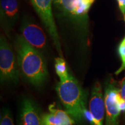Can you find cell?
Wrapping results in <instances>:
<instances>
[{"label":"cell","instance_id":"1","mask_svg":"<svg viewBox=\"0 0 125 125\" xmlns=\"http://www.w3.org/2000/svg\"><path fill=\"white\" fill-rule=\"evenodd\" d=\"M15 46L20 73L31 83L42 85L48 75L42 53L28 43L21 35L18 37Z\"/></svg>","mask_w":125,"mask_h":125},{"label":"cell","instance_id":"2","mask_svg":"<svg viewBox=\"0 0 125 125\" xmlns=\"http://www.w3.org/2000/svg\"><path fill=\"white\" fill-rule=\"evenodd\" d=\"M60 78L56 87L65 111L74 121L81 122L85 117L86 103L85 93L78 81L70 73Z\"/></svg>","mask_w":125,"mask_h":125},{"label":"cell","instance_id":"3","mask_svg":"<svg viewBox=\"0 0 125 125\" xmlns=\"http://www.w3.org/2000/svg\"><path fill=\"white\" fill-rule=\"evenodd\" d=\"M20 71L18 60L4 35L0 40V78L1 82L17 83Z\"/></svg>","mask_w":125,"mask_h":125},{"label":"cell","instance_id":"4","mask_svg":"<svg viewBox=\"0 0 125 125\" xmlns=\"http://www.w3.org/2000/svg\"><path fill=\"white\" fill-rule=\"evenodd\" d=\"M59 11L78 26L85 27L87 13L92 3L87 0H58L54 3Z\"/></svg>","mask_w":125,"mask_h":125},{"label":"cell","instance_id":"5","mask_svg":"<svg viewBox=\"0 0 125 125\" xmlns=\"http://www.w3.org/2000/svg\"><path fill=\"white\" fill-rule=\"evenodd\" d=\"M31 2L53 41L60 57H62L58 32L53 15L52 2L53 0H31Z\"/></svg>","mask_w":125,"mask_h":125},{"label":"cell","instance_id":"6","mask_svg":"<svg viewBox=\"0 0 125 125\" xmlns=\"http://www.w3.org/2000/svg\"><path fill=\"white\" fill-rule=\"evenodd\" d=\"M21 37L31 46L40 52L46 46V37L38 24L28 19L24 18L20 27Z\"/></svg>","mask_w":125,"mask_h":125},{"label":"cell","instance_id":"7","mask_svg":"<svg viewBox=\"0 0 125 125\" xmlns=\"http://www.w3.org/2000/svg\"><path fill=\"white\" fill-rule=\"evenodd\" d=\"M106 112L105 125H118V118L122 111L120 104L122 98L118 89L113 84H108L104 96Z\"/></svg>","mask_w":125,"mask_h":125},{"label":"cell","instance_id":"8","mask_svg":"<svg viewBox=\"0 0 125 125\" xmlns=\"http://www.w3.org/2000/svg\"><path fill=\"white\" fill-rule=\"evenodd\" d=\"M92 125H103L105 111V100L99 83L95 84L92 92L90 104Z\"/></svg>","mask_w":125,"mask_h":125},{"label":"cell","instance_id":"9","mask_svg":"<svg viewBox=\"0 0 125 125\" xmlns=\"http://www.w3.org/2000/svg\"><path fill=\"white\" fill-rule=\"evenodd\" d=\"M48 113L41 116V125H74V120L66 111L57 107L55 103L49 106Z\"/></svg>","mask_w":125,"mask_h":125},{"label":"cell","instance_id":"10","mask_svg":"<svg viewBox=\"0 0 125 125\" xmlns=\"http://www.w3.org/2000/svg\"><path fill=\"white\" fill-rule=\"evenodd\" d=\"M1 19L7 27H13L19 16L18 0H1Z\"/></svg>","mask_w":125,"mask_h":125},{"label":"cell","instance_id":"11","mask_svg":"<svg viewBox=\"0 0 125 125\" xmlns=\"http://www.w3.org/2000/svg\"><path fill=\"white\" fill-rule=\"evenodd\" d=\"M19 125H41V116L35 104L29 99L23 101Z\"/></svg>","mask_w":125,"mask_h":125},{"label":"cell","instance_id":"12","mask_svg":"<svg viewBox=\"0 0 125 125\" xmlns=\"http://www.w3.org/2000/svg\"><path fill=\"white\" fill-rule=\"evenodd\" d=\"M55 70L59 78L66 76L69 73L65 62L61 57L55 59Z\"/></svg>","mask_w":125,"mask_h":125},{"label":"cell","instance_id":"13","mask_svg":"<svg viewBox=\"0 0 125 125\" xmlns=\"http://www.w3.org/2000/svg\"><path fill=\"white\" fill-rule=\"evenodd\" d=\"M118 52L122 60V64L121 67L115 73V74L116 75L120 74L125 70V36L119 45Z\"/></svg>","mask_w":125,"mask_h":125},{"label":"cell","instance_id":"14","mask_svg":"<svg viewBox=\"0 0 125 125\" xmlns=\"http://www.w3.org/2000/svg\"><path fill=\"white\" fill-rule=\"evenodd\" d=\"M0 125H14L13 120L8 112H5L1 116Z\"/></svg>","mask_w":125,"mask_h":125},{"label":"cell","instance_id":"15","mask_svg":"<svg viewBox=\"0 0 125 125\" xmlns=\"http://www.w3.org/2000/svg\"><path fill=\"white\" fill-rule=\"evenodd\" d=\"M119 93L121 98L125 101V77L122 81L121 84V88L119 89Z\"/></svg>","mask_w":125,"mask_h":125},{"label":"cell","instance_id":"16","mask_svg":"<svg viewBox=\"0 0 125 125\" xmlns=\"http://www.w3.org/2000/svg\"><path fill=\"white\" fill-rule=\"evenodd\" d=\"M118 2L119 7L120 10L124 16V19L125 20V0H116Z\"/></svg>","mask_w":125,"mask_h":125},{"label":"cell","instance_id":"17","mask_svg":"<svg viewBox=\"0 0 125 125\" xmlns=\"http://www.w3.org/2000/svg\"><path fill=\"white\" fill-rule=\"evenodd\" d=\"M87 1H89V2H92V4H93V2H94V0H87Z\"/></svg>","mask_w":125,"mask_h":125},{"label":"cell","instance_id":"18","mask_svg":"<svg viewBox=\"0 0 125 125\" xmlns=\"http://www.w3.org/2000/svg\"><path fill=\"white\" fill-rule=\"evenodd\" d=\"M58 1V0H53V2L54 3V2H57V1Z\"/></svg>","mask_w":125,"mask_h":125}]
</instances>
